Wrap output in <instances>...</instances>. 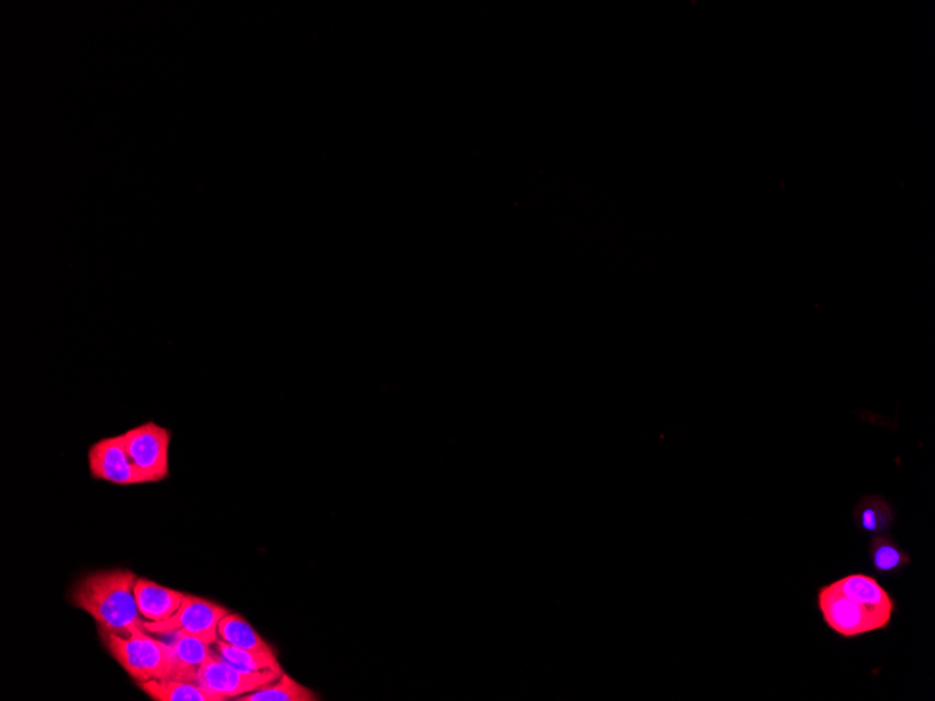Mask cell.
Masks as SVG:
<instances>
[{"label": "cell", "instance_id": "8fae6325", "mask_svg": "<svg viewBox=\"0 0 935 701\" xmlns=\"http://www.w3.org/2000/svg\"><path fill=\"white\" fill-rule=\"evenodd\" d=\"M172 657H175L176 670L171 679L182 681H195L199 668L212 655V645L193 635L175 634V641L170 643Z\"/></svg>", "mask_w": 935, "mask_h": 701}, {"label": "cell", "instance_id": "7a4b0ae2", "mask_svg": "<svg viewBox=\"0 0 935 701\" xmlns=\"http://www.w3.org/2000/svg\"><path fill=\"white\" fill-rule=\"evenodd\" d=\"M149 634L120 635L99 630L107 651L137 683L175 675L176 662L170 644Z\"/></svg>", "mask_w": 935, "mask_h": 701}, {"label": "cell", "instance_id": "6da1fadb", "mask_svg": "<svg viewBox=\"0 0 935 701\" xmlns=\"http://www.w3.org/2000/svg\"><path fill=\"white\" fill-rule=\"evenodd\" d=\"M138 577L131 570L96 571L76 582L72 605L88 612L102 632L132 635L148 632L135 598Z\"/></svg>", "mask_w": 935, "mask_h": 701}, {"label": "cell", "instance_id": "4fadbf2b", "mask_svg": "<svg viewBox=\"0 0 935 701\" xmlns=\"http://www.w3.org/2000/svg\"><path fill=\"white\" fill-rule=\"evenodd\" d=\"M218 635L220 640L239 647V649L256 652H273L272 647L258 634L257 630L237 613L229 612L220 620Z\"/></svg>", "mask_w": 935, "mask_h": 701}, {"label": "cell", "instance_id": "5b68a950", "mask_svg": "<svg viewBox=\"0 0 935 701\" xmlns=\"http://www.w3.org/2000/svg\"><path fill=\"white\" fill-rule=\"evenodd\" d=\"M122 435L129 457L149 478L150 483L163 482L170 478V429L149 420L129 429Z\"/></svg>", "mask_w": 935, "mask_h": 701}, {"label": "cell", "instance_id": "3957f363", "mask_svg": "<svg viewBox=\"0 0 935 701\" xmlns=\"http://www.w3.org/2000/svg\"><path fill=\"white\" fill-rule=\"evenodd\" d=\"M229 609L203 598L186 594L180 609L161 622H148L145 628L150 634L193 635L212 645L219 639L218 625Z\"/></svg>", "mask_w": 935, "mask_h": 701}, {"label": "cell", "instance_id": "52a82bcc", "mask_svg": "<svg viewBox=\"0 0 935 701\" xmlns=\"http://www.w3.org/2000/svg\"><path fill=\"white\" fill-rule=\"evenodd\" d=\"M818 605L826 625L843 638H857V635L877 632L889 624L877 614L869 612L867 608L848 600L836 590L834 584L820 588Z\"/></svg>", "mask_w": 935, "mask_h": 701}, {"label": "cell", "instance_id": "5bb4252c", "mask_svg": "<svg viewBox=\"0 0 935 701\" xmlns=\"http://www.w3.org/2000/svg\"><path fill=\"white\" fill-rule=\"evenodd\" d=\"M869 560L875 573L881 575L899 574L911 563L909 553L894 539L884 535L874 537L869 543Z\"/></svg>", "mask_w": 935, "mask_h": 701}, {"label": "cell", "instance_id": "277c9868", "mask_svg": "<svg viewBox=\"0 0 935 701\" xmlns=\"http://www.w3.org/2000/svg\"><path fill=\"white\" fill-rule=\"evenodd\" d=\"M282 673V667L263 671L240 670V668L231 665L230 662L212 652L208 661L199 668L195 682L208 689L209 692L219 694L226 701L256 692V690L278 681Z\"/></svg>", "mask_w": 935, "mask_h": 701}, {"label": "cell", "instance_id": "ba28073f", "mask_svg": "<svg viewBox=\"0 0 935 701\" xmlns=\"http://www.w3.org/2000/svg\"><path fill=\"white\" fill-rule=\"evenodd\" d=\"M834 585L848 600L867 608L869 612L877 614L886 623H891L892 614L895 612V602L873 577L851 574L834 582Z\"/></svg>", "mask_w": 935, "mask_h": 701}, {"label": "cell", "instance_id": "9a60e30c", "mask_svg": "<svg viewBox=\"0 0 935 701\" xmlns=\"http://www.w3.org/2000/svg\"><path fill=\"white\" fill-rule=\"evenodd\" d=\"M236 701H317L320 700L312 690L302 687L288 673H282V677L272 683L267 684L256 692L241 695L235 699Z\"/></svg>", "mask_w": 935, "mask_h": 701}, {"label": "cell", "instance_id": "9c48e42d", "mask_svg": "<svg viewBox=\"0 0 935 701\" xmlns=\"http://www.w3.org/2000/svg\"><path fill=\"white\" fill-rule=\"evenodd\" d=\"M183 595V592L171 590L155 581L138 579L135 582L138 609L148 622H161L171 618L180 609Z\"/></svg>", "mask_w": 935, "mask_h": 701}, {"label": "cell", "instance_id": "8992f818", "mask_svg": "<svg viewBox=\"0 0 935 701\" xmlns=\"http://www.w3.org/2000/svg\"><path fill=\"white\" fill-rule=\"evenodd\" d=\"M89 472L95 481L116 487H138L150 483L149 478L129 457L123 435L106 437L95 442L88 452Z\"/></svg>", "mask_w": 935, "mask_h": 701}, {"label": "cell", "instance_id": "2e32d148", "mask_svg": "<svg viewBox=\"0 0 935 701\" xmlns=\"http://www.w3.org/2000/svg\"><path fill=\"white\" fill-rule=\"evenodd\" d=\"M212 650L231 665L246 671H263L270 668H278L279 661L273 652H256L226 643L223 640H216Z\"/></svg>", "mask_w": 935, "mask_h": 701}, {"label": "cell", "instance_id": "7c38bea8", "mask_svg": "<svg viewBox=\"0 0 935 701\" xmlns=\"http://www.w3.org/2000/svg\"><path fill=\"white\" fill-rule=\"evenodd\" d=\"M854 522L858 530L884 535L895 524V510L883 495H866L854 507Z\"/></svg>", "mask_w": 935, "mask_h": 701}, {"label": "cell", "instance_id": "30bf717a", "mask_svg": "<svg viewBox=\"0 0 935 701\" xmlns=\"http://www.w3.org/2000/svg\"><path fill=\"white\" fill-rule=\"evenodd\" d=\"M142 692L156 701H225L219 694L209 692L195 681H182V679H151V681L137 683Z\"/></svg>", "mask_w": 935, "mask_h": 701}]
</instances>
